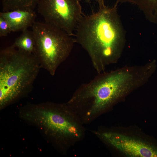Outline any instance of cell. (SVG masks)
Returning <instances> with one entry per match:
<instances>
[{"instance_id":"cell-4","label":"cell","mask_w":157,"mask_h":157,"mask_svg":"<svg viewBox=\"0 0 157 157\" xmlns=\"http://www.w3.org/2000/svg\"><path fill=\"white\" fill-rule=\"evenodd\" d=\"M71 109L68 104H31L24 107L21 116L57 140H78L82 131Z\"/></svg>"},{"instance_id":"cell-9","label":"cell","mask_w":157,"mask_h":157,"mask_svg":"<svg viewBox=\"0 0 157 157\" xmlns=\"http://www.w3.org/2000/svg\"><path fill=\"white\" fill-rule=\"evenodd\" d=\"M12 45L20 51L34 53L35 40L32 31L27 29L22 31Z\"/></svg>"},{"instance_id":"cell-6","label":"cell","mask_w":157,"mask_h":157,"mask_svg":"<svg viewBox=\"0 0 157 157\" xmlns=\"http://www.w3.org/2000/svg\"><path fill=\"white\" fill-rule=\"evenodd\" d=\"M81 0H38V12L45 22L63 30L69 35L82 16Z\"/></svg>"},{"instance_id":"cell-2","label":"cell","mask_w":157,"mask_h":157,"mask_svg":"<svg viewBox=\"0 0 157 157\" xmlns=\"http://www.w3.org/2000/svg\"><path fill=\"white\" fill-rule=\"evenodd\" d=\"M137 86L135 74L129 68L102 72L89 82L80 85L69 102L75 109L85 111V117L88 119Z\"/></svg>"},{"instance_id":"cell-8","label":"cell","mask_w":157,"mask_h":157,"mask_svg":"<svg viewBox=\"0 0 157 157\" xmlns=\"http://www.w3.org/2000/svg\"><path fill=\"white\" fill-rule=\"evenodd\" d=\"M0 16L7 22L11 32L23 31L32 27L36 17L34 10H21L2 12Z\"/></svg>"},{"instance_id":"cell-3","label":"cell","mask_w":157,"mask_h":157,"mask_svg":"<svg viewBox=\"0 0 157 157\" xmlns=\"http://www.w3.org/2000/svg\"><path fill=\"white\" fill-rule=\"evenodd\" d=\"M40 68L33 53L20 51L12 45L1 50V109L29 92Z\"/></svg>"},{"instance_id":"cell-11","label":"cell","mask_w":157,"mask_h":157,"mask_svg":"<svg viewBox=\"0 0 157 157\" xmlns=\"http://www.w3.org/2000/svg\"><path fill=\"white\" fill-rule=\"evenodd\" d=\"M130 3L135 4L142 11L144 8L151 9H157V0H117L115 4L119 3Z\"/></svg>"},{"instance_id":"cell-13","label":"cell","mask_w":157,"mask_h":157,"mask_svg":"<svg viewBox=\"0 0 157 157\" xmlns=\"http://www.w3.org/2000/svg\"><path fill=\"white\" fill-rule=\"evenodd\" d=\"M91 0H85V1L88 3H90ZM97 2L99 7H101L105 6L104 0H96Z\"/></svg>"},{"instance_id":"cell-1","label":"cell","mask_w":157,"mask_h":157,"mask_svg":"<svg viewBox=\"0 0 157 157\" xmlns=\"http://www.w3.org/2000/svg\"><path fill=\"white\" fill-rule=\"evenodd\" d=\"M115 5H105L83 15L75 29L74 40L87 52L98 73L117 62L125 45V31Z\"/></svg>"},{"instance_id":"cell-10","label":"cell","mask_w":157,"mask_h":157,"mask_svg":"<svg viewBox=\"0 0 157 157\" xmlns=\"http://www.w3.org/2000/svg\"><path fill=\"white\" fill-rule=\"evenodd\" d=\"M38 0H1L2 12L17 10H34Z\"/></svg>"},{"instance_id":"cell-12","label":"cell","mask_w":157,"mask_h":157,"mask_svg":"<svg viewBox=\"0 0 157 157\" xmlns=\"http://www.w3.org/2000/svg\"><path fill=\"white\" fill-rule=\"evenodd\" d=\"M11 32L10 26L6 20L0 16V37L7 36Z\"/></svg>"},{"instance_id":"cell-5","label":"cell","mask_w":157,"mask_h":157,"mask_svg":"<svg viewBox=\"0 0 157 157\" xmlns=\"http://www.w3.org/2000/svg\"><path fill=\"white\" fill-rule=\"evenodd\" d=\"M35 40L34 54L41 67L54 76L70 55L74 38L62 29L46 22H35L31 27Z\"/></svg>"},{"instance_id":"cell-7","label":"cell","mask_w":157,"mask_h":157,"mask_svg":"<svg viewBox=\"0 0 157 157\" xmlns=\"http://www.w3.org/2000/svg\"><path fill=\"white\" fill-rule=\"evenodd\" d=\"M105 141L127 156L157 157V147L124 134L112 132L101 134Z\"/></svg>"}]
</instances>
